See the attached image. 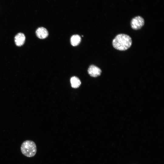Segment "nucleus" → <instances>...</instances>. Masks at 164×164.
<instances>
[{
	"mask_svg": "<svg viewBox=\"0 0 164 164\" xmlns=\"http://www.w3.org/2000/svg\"><path fill=\"white\" fill-rule=\"evenodd\" d=\"M112 43L113 47L116 49L120 51H125L131 46L132 41L129 35L125 34H120L115 37Z\"/></svg>",
	"mask_w": 164,
	"mask_h": 164,
	"instance_id": "obj_1",
	"label": "nucleus"
},
{
	"mask_svg": "<svg viewBox=\"0 0 164 164\" xmlns=\"http://www.w3.org/2000/svg\"><path fill=\"white\" fill-rule=\"evenodd\" d=\"M21 150L25 156L31 157L36 153L37 148L35 142L32 141L26 140L23 142L21 146Z\"/></svg>",
	"mask_w": 164,
	"mask_h": 164,
	"instance_id": "obj_2",
	"label": "nucleus"
},
{
	"mask_svg": "<svg viewBox=\"0 0 164 164\" xmlns=\"http://www.w3.org/2000/svg\"><path fill=\"white\" fill-rule=\"evenodd\" d=\"M145 21L141 16H138L133 18L131 22L132 28L134 30H138L141 29L144 25Z\"/></svg>",
	"mask_w": 164,
	"mask_h": 164,
	"instance_id": "obj_3",
	"label": "nucleus"
},
{
	"mask_svg": "<svg viewBox=\"0 0 164 164\" xmlns=\"http://www.w3.org/2000/svg\"><path fill=\"white\" fill-rule=\"evenodd\" d=\"M88 72L91 76L96 77L100 75L101 70L97 67L94 65H91L89 66L88 69Z\"/></svg>",
	"mask_w": 164,
	"mask_h": 164,
	"instance_id": "obj_4",
	"label": "nucleus"
},
{
	"mask_svg": "<svg viewBox=\"0 0 164 164\" xmlns=\"http://www.w3.org/2000/svg\"><path fill=\"white\" fill-rule=\"evenodd\" d=\"M26 40L25 35L22 33H17L14 37V41L16 46H21L24 43Z\"/></svg>",
	"mask_w": 164,
	"mask_h": 164,
	"instance_id": "obj_5",
	"label": "nucleus"
},
{
	"mask_svg": "<svg viewBox=\"0 0 164 164\" xmlns=\"http://www.w3.org/2000/svg\"><path fill=\"white\" fill-rule=\"evenodd\" d=\"M36 34L38 38L43 39L48 36V32L45 28L43 27H40L38 28L36 30Z\"/></svg>",
	"mask_w": 164,
	"mask_h": 164,
	"instance_id": "obj_6",
	"label": "nucleus"
},
{
	"mask_svg": "<svg viewBox=\"0 0 164 164\" xmlns=\"http://www.w3.org/2000/svg\"><path fill=\"white\" fill-rule=\"evenodd\" d=\"M81 41L80 36L78 35H73L70 39V43L73 46H76L79 44Z\"/></svg>",
	"mask_w": 164,
	"mask_h": 164,
	"instance_id": "obj_7",
	"label": "nucleus"
},
{
	"mask_svg": "<svg viewBox=\"0 0 164 164\" xmlns=\"http://www.w3.org/2000/svg\"><path fill=\"white\" fill-rule=\"evenodd\" d=\"M70 82L71 87L73 88H75L78 87L81 84L79 79L75 76H73L71 77Z\"/></svg>",
	"mask_w": 164,
	"mask_h": 164,
	"instance_id": "obj_8",
	"label": "nucleus"
}]
</instances>
